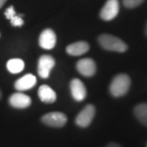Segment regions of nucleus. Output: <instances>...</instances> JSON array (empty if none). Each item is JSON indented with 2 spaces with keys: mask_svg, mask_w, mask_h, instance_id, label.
Returning <instances> with one entry per match:
<instances>
[{
  "mask_svg": "<svg viewBox=\"0 0 147 147\" xmlns=\"http://www.w3.org/2000/svg\"><path fill=\"white\" fill-rule=\"evenodd\" d=\"M145 34L147 36V23H146V26H145Z\"/></svg>",
  "mask_w": 147,
  "mask_h": 147,
  "instance_id": "nucleus-21",
  "label": "nucleus"
},
{
  "mask_svg": "<svg viewBox=\"0 0 147 147\" xmlns=\"http://www.w3.org/2000/svg\"><path fill=\"white\" fill-rule=\"evenodd\" d=\"M70 91L73 98L76 101L80 102L86 98L87 90L84 83L78 78H73L70 82Z\"/></svg>",
  "mask_w": 147,
  "mask_h": 147,
  "instance_id": "nucleus-9",
  "label": "nucleus"
},
{
  "mask_svg": "<svg viewBox=\"0 0 147 147\" xmlns=\"http://www.w3.org/2000/svg\"><path fill=\"white\" fill-rule=\"evenodd\" d=\"M105 147H121V145L117 142H109L108 144H106Z\"/></svg>",
  "mask_w": 147,
  "mask_h": 147,
  "instance_id": "nucleus-19",
  "label": "nucleus"
},
{
  "mask_svg": "<svg viewBox=\"0 0 147 147\" xmlns=\"http://www.w3.org/2000/svg\"><path fill=\"white\" fill-rule=\"evenodd\" d=\"M144 2V0H122L123 6L127 9H135Z\"/></svg>",
  "mask_w": 147,
  "mask_h": 147,
  "instance_id": "nucleus-16",
  "label": "nucleus"
},
{
  "mask_svg": "<svg viewBox=\"0 0 147 147\" xmlns=\"http://www.w3.org/2000/svg\"><path fill=\"white\" fill-rule=\"evenodd\" d=\"M55 65V58L50 55H43L38 59L37 74L41 78H48L53 68Z\"/></svg>",
  "mask_w": 147,
  "mask_h": 147,
  "instance_id": "nucleus-5",
  "label": "nucleus"
},
{
  "mask_svg": "<svg viewBox=\"0 0 147 147\" xmlns=\"http://www.w3.org/2000/svg\"><path fill=\"white\" fill-rule=\"evenodd\" d=\"M96 116V107L93 104H87L76 117L75 123L80 128H86L92 123Z\"/></svg>",
  "mask_w": 147,
  "mask_h": 147,
  "instance_id": "nucleus-4",
  "label": "nucleus"
},
{
  "mask_svg": "<svg viewBox=\"0 0 147 147\" xmlns=\"http://www.w3.org/2000/svg\"><path fill=\"white\" fill-rule=\"evenodd\" d=\"M98 44L102 49L110 52L124 53L128 50V45L119 37L110 34H102L98 37Z\"/></svg>",
  "mask_w": 147,
  "mask_h": 147,
  "instance_id": "nucleus-2",
  "label": "nucleus"
},
{
  "mask_svg": "<svg viewBox=\"0 0 147 147\" xmlns=\"http://www.w3.org/2000/svg\"><path fill=\"white\" fill-rule=\"evenodd\" d=\"M36 84V78L33 74H27V75L21 76L14 82L13 86L14 89L17 90L18 92H23L32 89Z\"/></svg>",
  "mask_w": 147,
  "mask_h": 147,
  "instance_id": "nucleus-11",
  "label": "nucleus"
},
{
  "mask_svg": "<svg viewBox=\"0 0 147 147\" xmlns=\"http://www.w3.org/2000/svg\"><path fill=\"white\" fill-rule=\"evenodd\" d=\"M146 147H147V144H146Z\"/></svg>",
  "mask_w": 147,
  "mask_h": 147,
  "instance_id": "nucleus-23",
  "label": "nucleus"
},
{
  "mask_svg": "<svg viewBox=\"0 0 147 147\" xmlns=\"http://www.w3.org/2000/svg\"><path fill=\"white\" fill-rule=\"evenodd\" d=\"M76 67L78 72L81 76H85V78L94 76L96 73V64L95 62V60L89 57L82 58V59L78 60Z\"/></svg>",
  "mask_w": 147,
  "mask_h": 147,
  "instance_id": "nucleus-7",
  "label": "nucleus"
},
{
  "mask_svg": "<svg viewBox=\"0 0 147 147\" xmlns=\"http://www.w3.org/2000/svg\"><path fill=\"white\" fill-rule=\"evenodd\" d=\"M6 1H7V0H0V9H1L3 6H4V4L6 3Z\"/></svg>",
  "mask_w": 147,
  "mask_h": 147,
  "instance_id": "nucleus-20",
  "label": "nucleus"
},
{
  "mask_svg": "<svg viewBox=\"0 0 147 147\" xmlns=\"http://www.w3.org/2000/svg\"><path fill=\"white\" fill-rule=\"evenodd\" d=\"M90 45L86 41H78V42L72 43L67 46L66 53L73 57H79L89 51Z\"/></svg>",
  "mask_w": 147,
  "mask_h": 147,
  "instance_id": "nucleus-12",
  "label": "nucleus"
},
{
  "mask_svg": "<svg viewBox=\"0 0 147 147\" xmlns=\"http://www.w3.org/2000/svg\"><path fill=\"white\" fill-rule=\"evenodd\" d=\"M11 24L14 26V27H21V26L24 24V21H23L22 17L18 16V14H16L13 18H11Z\"/></svg>",
  "mask_w": 147,
  "mask_h": 147,
  "instance_id": "nucleus-17",
  "label": "nucleus"
},
{
  "mask_svg": "<svg viewBox=\"0 0 147 147\" xmlns=\"http://www.w3.org/2000/svg\"><path fill=\"white\" fill-rule=\"evenodd\" d=\"M6 66L11 74H19L24 70L25 63L20 58H11L7 62Z\"/></svg>",
  "mask_w": 147,
  "mask_h": 147,
  "instance_id": "nucleus-15",
  "label": "nucleus"
},
{
  "mask_svg": "<svg viewBox=\"0 0 147 147\" xmlns=\"http://www.w3.org/2000/svg\"><path fill=\"white\" fill-rule=\"evenodd\" d=\"M119 11V0H107L102 7L99 16L104 21H111L116 18Z\"/></svg>",
  "mask_w": 147,
  "mask_h": 147,
  "instance_id": "nucleus-6",
  "label": "nucleus"
},
{
  "mask_svg": "<svg viewBox=\"0 0 147 147\" xmlns=\"http://www.w3.org/2000/svg\"><path fill=\"white\" fill-rule=\"evenodd\" d=\"M131 87V78L126 74H119L112 79L109 92L114 98H121L129 92Z\"/></svg>",
  "mask_w": 147,
  "mask_h": 147,
  "instance_id": "nucleus-1",
  "label": "nucleus"
},
{
  "mask_svg": "<svg viewBox=\"0 0 147 147\" xmlns=\"http://www.w3.org/2000/svg\"><path fill=\"white\" fill-rule=\"evenodd\" d=\"M9 104L16 109H26L32 104V98L22 92L13 94L9 98Z\"/></svg>",
  "mask_w": 147,
  "mask_h": 147,
  "instance_id": "nucleus-8",
  "label": "nucleus"
},
{
  "mask_svg": "<svg viewBox=\"0 0 147 147\" xmlns=\"http://www.w3.org/2000/svg\"><path fill=\"white\" fill-rule=\"evenodd\" d=\"M134 115L142 125L147 126V102L136 105L134 108Z\"/></svg>",
  "mask_w": 147,
  "mask_h": 147,
  "instance_id": "nucleus-14",
  "label": "nucleus"
},
{
  "mask_svg": "<svg viewBox=\"0 0 147 147\" xmlns=\"http://www.w3.org/2000/svg\"><path fill=\"white\" fill-rule=\"evenodd\" d=\"M41 48L45 50H52L57 44V34L52 29H45L40 34L38 39Z\"/></svg>",
  "mask_w": 147,
  "mask_h": 147,
  "instance_id": "nucleus-10",
  "label": "nucleus"
},
{
  "mask_svg": "<svg viewBox=\"0 0 147 147\" xmlns=\"http://www.w3.org/2000/svg\"><path fill=\"white\" fill-rule=\"evenodd\" d=\"M38 98L44 103L51 104L57 100V93L49 85L44 84L38 88Z\"/></svg>",
  "mask_w": 147,
  "mask_h": 147,
  "instance_id": "nucleus-13",
  "label": "nucleus"
},
{
  "mask_svg": "<svg viewBox=\"0 0 147 147\" xmlns=\"http://www.w3.org/2000/svg\"><path fill=\"white\" fill-rule=\"evenodd\" d=\"M16 14V10H14L13 6H10V7L5 11V16L7 17L8 19L13 18Z\"/></svg>",
  "mask_w": 147,
  "mask_h": 147,
  "instance_id": "nucleus-18",
  "label": "nucleus"
},
{
  "mask_svg": "<svg viewBox=\"0 0 147 147\" xmlns=\"http://www.w3.org/2000/svg\"><path fill=\"white\" fill-rule=\"evenodd\" d=\"M2 98V92H1V90H0V99Z\"/></svg>",
  "mask_w": 147,
  "mask_h": 147,
  "instance_id": "nucleus-22",
  "label": "nucleus"
},
{
  "mask_svg": "<svg viewBox=\"0 0 147 147\" xmlns=\"http://www.w3.org/2000/svg\"><path fill=\"white\" fill-rule=\"evenodd\" d=\"M67 116L61 112H51L41 117V122L52 128H62L67 123Z\"/></svg>",
  "mask_w": 147,
  "mask_h": 147,
  "instance_id": "nucleus-3",
  "label": "nucleus"
}]
</instances>
